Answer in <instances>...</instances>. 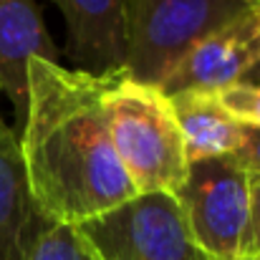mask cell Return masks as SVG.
<instances>
[{
    "instance_id": "52a82bcc",
    "label": "cell",
    "mask_w": 260,
    "mask_h": 260,
    "mask_svg": "<svg viewBox=\"0 0 260 260\" xmlns=\"http://www.w3.org/2000/svg\"><path fill=\"white\" fill-rule=\"evenodd\" d=\"M66 20V58L76 71L109 76L126 71L129 0H53Z\"/></svg>"
},
{
    "instance_id": "ba28073f",
    "label": "cell",
    "mask_w": 260,
    "mask_h": 260,
    "mask_svg": "<svg viewBox=\"0 0 260 260\" xmlns=\"http://www.w3.org/2000/svg\"><path fill=\"white\" fill-rule=\"evenodd\" d=\"M33 58L58 63L41 8L36 0H0V93H5L18 114V126L28 106V66Z\"/></svg>"
},
{
    "instance_id": "5b68a950",
    "label": "cell",
    "mask_w": 260,
    "mask_h": 260,
    "mask_svg": "<svg viewBox=\"0 0 260 260\" xmlns=\"http://www.w3.org/2000/svg\"><path fill=\"white\" fill-rule=\"evenodd\" d=\"M174 200L189 235L210 258H245L250 225V172L233 157L189 165Z\"/></svg>"
},
{
    "instance_id": "7c38bea8",
    "label": "cell",
    "mask_w": 260,
    "mask_h": 260,
    "mask_svg": "<svg viewBox=\"0 0 260 260\" xmlns=\"http://www.w3.org/2000/svg\"><path fill=\"white\" fill-rule=\"evenodd\" d=\"M220 104L240 126L260 129V86L258 84H233L217 91Z\"/></svg>"
},
{
    "instance_id": "8fae6325",
    "label": "cell",
    "mask_w": 260,
    "mask_h": 260,
    "mask_svg": "<svg viewBox=\"0 0 260 260\" xmlns=\"http://www.w3.org/2000/svg\"><path fill=\"white\" fill-rule=\"evenodd\" d=\"M25 260H96L74 225L51 222L38 215Z\"/></svg>"
},
{
    "instance_id": "7a4b0ae2",
    "label": "cell",
    "mask_w": 260,
    "mask_h": 260,
    "mask_svg": "<svg viewBox=\"0 0 260 260\" xmlns=\"http://www.w3.org/2000/svg\"><path fill=\"white\" fill-rule=\"evenodd\" d=\"M104 109L114 152L137 194H174L187 177L189 162L170 96L121 71L111 74L106 84Z\"/></svg>"
},
{
    "instance_id": "6da1fadb",
    "label": "cell",
    "mask_w": 260,
    "mask_h": 260,
    "mask_svg": "<svg viewBox=\"0 0 260 260\" xmlns=\"http://www.w3.org/2000/svg\"><path fill=\"white\" fill-rule=\"evenodd\" d=\"M109 76H91L33 58L28 106L20 124V159L41 217L81 225L137 194L106 124Z\"/></svg>"
},
{
    "instance_id": "9a60e30c",
    "label": "cell",
    "mask_w": 260,
    "mask_h": 260,
    "mask_svg": "<svg viewBox=\"0 0 260 260\" xmlns=\"http://www.w3.org/2000/svg\"><path fill=\"white\" fill-rule=\"evenodd\" d=\"M238 84H258V86H260V56L255 58V63H253V66L245 71V76H243Z\"/></svg>"
},
{
    "instance_id": "4fadbf2b",
    "label": "cell",
    "mask_w": 260,
    "mask_h": 260,
    "mask_svg": "<svg viewBox=\"0 0 260 260\" xmlns=\"http://www.w3.org/2000/svg\"><path fill=\"white\" fill-rule=\"evenodd\" d=\"M230 157L250 174H260V129L258 126H243L240 129V144H238V149Z\"/></svg>"
},
{
    "instance_id": "3957f363",
    "label": "cell",
    "mask_w": 260,
    "mask_h": 260,
    "mask_svg": "<svg viewBox=\"0 0 260 260\" xmlns=\"http://www.w3.org/2000/svg\"><path fill=\"white\" fill-rule=\"evenodd\" d=\"M250 8L248 0H129L126 76L159 86L194 43Z\"/></svg>"
},
{
    "instance_id": "ac0fdd59",
    "label": "cell",
    "mask_w": 260,
    "mask_h": 260,
    "mask_svg": "<svg viewBox=\"0 0 260 260\" xmlns=\"http://www.w3.org/2000/svg\"><path fill=\"white\" fill-rule=\"evenodd\" d=\"M240 260H260V258H240Z\"/></svg>"
},
{
    "instance_id": "8992f818",
    "label": "cell",
    "mask_w": 260,
    "mask_h": 260,
    "mask_svg": "<svg viewBox=\"0 0 260 260\" xmlns=\"http://www.w3.org/2000/svg\"><path fill=\"white\" fill-rule=\"evenodd\" d=\"M260 56V8L217 28L194 43L167 74L159 88L170 96L177 91L205 88L222 91L238 84Z\"/></svg>"
},
{
    "instance_id": "5bb4252c",
    "label": "cell",
    "mask_w": 260,
    "mask_h": 260,
    "mask_svg": "<svg viewBox=\"0 0 260 260\" xmlns=\"http://www.w3.org/2000/svg\"><path fill=\"white\" fill-rule=\"evenodd\" d=\"M245 258H260V174H250V225Z\"/></svg>"
},
{
    "instance_id": "9c48e42d",
    "label": "cell",
    "mask_w": 260,
    "mask_h": 260,
    "mask_svg": "<svg viewBox=\"0 0 260 260\" xmlns=\"http://www.w3.org/2000/svg\"><path fill=\"white\" fill-rule=\"evenodd\" d=\"M177 126L182 132L187 162L230 157L240 144V124L225 111L217 91L189 88L170 93Z\"/></svg>"
},
{
    "instance_id": "e0dca14e",
    "label": "cell",
    "mask_w": 260,
    "mask_h": 260,
    "mask_svg": "<svg viewBox=\"0 0 260 260\" xmlns=\"http://www.w3.org/2000/svg\"><path fill=\"white\" fill-rule=\"evenodd\" d=\"M0 129H5V121H3V116H0Z\"/></svg>"
},
{
    "instance_id": "30bf717a",
    "label": "cell",
    "mask_w": 260,
    "mask_h": 260,
    "mask_svg": "<svg viewBox=\"0 0 260 260\" xmlns=\"http://www.w3.org/2000/svg\"><path fill=\"white\" fill-rule=\"evenodd\" d=\"M38 210L30 200L18 137L0 129V260H25L33 243Z\"/></svg>"
},
{
    "instance_id": "2e32d148",
    "label": "cell",
    "mask_w": 260,
    "mask_h": 260,
    "mask_svg": "<svg viewBox=\"0 0 260 260\" xmlns=\"http://www.w3.org/2000/svg\"><path fill=\"white\" fill-rule=\"evenodd\" d=\"M248 3H250L253 8H260V0H248Z\"/></svg>"
},
{
    "instance_id": "277c9868",
    "label": "cell",
    "mask_w": 260,
    "mask_h": 260,
    "mask_svg": "<svg viewBox=\"0 0 260 260\" xmlns=\"http://www.w3.org/2000/svg\"><path fill=\"white\" fill-rule=\"evenodd\" d=\"M74 228L96 260H212L189 235L174 194L167 192L134 194Z\"/></svg>"
}]
</instances>
